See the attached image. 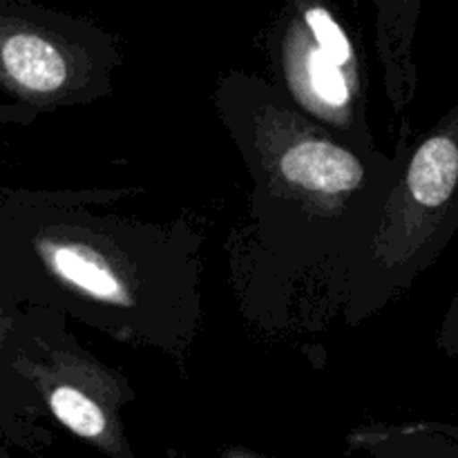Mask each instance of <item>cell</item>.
I'll return each mask as SVG.
<instances>
[{
    "mask_svg": "<svg viewBox=\"0 0 458 458\" xmlns=\"http://www.w3.org/2000/svg\"><path fill=\"white\" fill-rule=\"evenodd\" d=\"M0 458H7V456H4V454H3V452H0Z\"/></svg>",
    "mask_w": 458,
    "mask_h": 458,
    "instance_id": "ba28073f",
    "label": "cell"
},
{
    "mask_svg": "<svg viewBox=\"0 0 458 458\" xmlns=\"http://www.w3.org/2000/svg\"><path fill=\"white\" fill-rule=\"evenodd\" d=\"M458 179L456 143L447 137H434L416 150L410 165V191L419 204L437 208L450 199Z\"/></svg>",
    "mask_w": 458,
    "mask_h": 458,
    "instance_id": "3957f363",
    "label": "cell"
},
{
    "mask_svg": "<svg viewBox=\"0 0 458 458\" xmlns=\"http://www.w3.org/2000/svg\"><path fill=\"white\" fill-rule=\"evenodd\" d=\"M54 416L65 428L83 438H98L106 432V419H103L98 405H94L85 394L74 387H58L49 396Z\"/></svg>",
    "mask_w": 458,
    "mask_h": 458,
    "instance_id": "5b68a950",
    "label": "cell"
},
{
    "mask_svg": "<svg viewBox=\"0 0 458 458\" xmlns=\"http://www.w3.org/2000/svg\"><path fill=\"white\" fill-rule=\"evenodd\" d=\"M289 182L313 192H347L362 182V165L343 148L325 141H302L289 148L280 159Z\"/></svg>",
    "mask_w": 458,
    "mask_h": 458,
    "instance_id": "6da1fadb",
    "label": "cell"
},
{
    "mask_svg": "<svg viewBox=\"0 0 458 458\" xmlns=\"http://www.w3.org/2000/svg\"><path fill=\"white\" fill-rule=\"evenodd\" d=\"M0 70L22 89L54 92L67 79V63L49 40L16 31L0 40Z\"/></svg>",
    "mask_w": 458,
    "mask_h": 458,
    "instance_id": "7a4b0ae2",
    "label": "cell"
},
{
    "mask_svg": "<svg viewBox=\"0 0 458 458\" xmlns=\"http://www.w3.org/2000/svg\"><path fill=\"white\" fill-rule=\"evenodd\" d=\"M307 22L311 25L313 34H316L318 43H320V52L325 54L335 67L349 63V58H352V47H349L347 36H344V31L335 25L334 18H331L325 9H311V12L307 13Z\"/></svg>",
    "mask_w": 458,
    "mask_h": 458,
    "instance_id": "52a82bcc",
    "label": "cell"
},
{
    "mask_svg": "<svg viewBox=\"0 0 458 458\" xmlns=\"http://www.w3.org/2000/svg\"><path fill=\"white\" fill-rule=\"evenodd\" d=\"M309 83L313 92L329 106H344L349 101L347 81H344L340 67H335L320 49H313L307 61Z\"/></svg>",
    "mask_w": 458,
    "mask_h": 458,
    "instance_id": "8992f818",
    "label": "cell"
},
{
    "mask_svg": "<svg viewBox=\"0 0 458 458\" xmlns=\"http://www.w3.org/2000/svg\"><path fill=\"white\" fill-rule=\"evenodd\" d=\"M52 259L58 276L70 280L72 284L81 286L92 298L107 300V302H114L121 298L119 280L89 253H81L74 249H58Z\"/></svg>",
    "mask_w": 458,
    "mask_h": 458,
    "instance_id": "277c9868",
    "label": "cell"
}]
</instances>
